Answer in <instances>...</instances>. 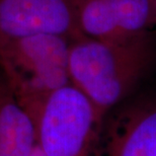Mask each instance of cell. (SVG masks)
I'll return each instance as SVG.
<instances>
[{
	"instance_id": "obj_1",
	"label": "cell",
	"mask_w": 156,
	"mask_h": 156,
	"mask_svg": "<svg viewBox=\"0 0 156 156\" xmlns=\"http://www.w3.org/2000/svg\"><path fill=\"white\" fill-rule=\"evenodd\" d=\"M152 52L149 34L123 41H71L70 83L86 96L101 124L146 74Z\"/></svg>"
},
{
	"instance_id": "obj_2",
	"label": "cell",
	"mask_w": 156,
	"mask_h": 156,
	"mask_svg": "<svg viewBox=\"0 0 156 156\" xmlns=\"http://www.w3.org/2000/svg\"><path fill=\"white\" fill-rule=\"evenodd\" d=\"M45 156H96L102 124L92 105L71 83L27 110Z\"/></svg>"
},
{
	"instance_id": "obj_3",
	"label": "cell",
	"mask_w": 156,
	"mask_h": 156,
	"mask_svg": "<svg viewBox=\"0 0 156 156\" xmlns=\"http://www.w3.org/2000/svg\"><path fill=\"white\" fill-rule=\"evenodd\" d=\"M71 41L65 36L45 34L0 46V68L26 110L70 83Z\"/></svg>"
},
{
	"instance_id": "obj_4",
	"label": "cell",
	"mask_w": 156,
	"mask_h": 156,
	"mask_svg": "<svg viewBox=\"0 0 156 156\" xmlns=\"http://www.w3.org/2000/svg\"><path fill=\"white\" fill-rule=\"evenodd\" d=\"M80 37L123 41L147 35L156 26L151 0H76Z\"/></svg>"
},
{
	"instance_id": "obj_5",
	"label": "cell",
	"mask_w": 156,
	"mask_h": 156,
	"mask_svg": "<svg viewBox=\"0 0 156 156\" xmlns=\"http://www.w3.org/2000/svg\"><path fill=\"white\" fill-rule=\"evenodd\" d=\"M45 34L80 37L76 0H0V46Z\"/></svg>"
},
{
	"instance_id": "obj_6",
	"label": "cell",
	"mask_w": 156,
	"mask_h": 156,
	"mask_svg": "<svg viewBox=\"0 0 156 156\" xmlns=\"http://www.w3.org/2000/svg\"><path fill=\"white\" fill-rule=\"evenodd\" d=\"M96 156H156V99L137 101L105 120Z\"/></svg>"
},
{
	"instance_id": "obj_7",
	"label": "cell",
	"mask_w": 156,
	"mask_h": 156,
	"mask_svg": "<svg viewBox=\"0 0 156 156\" xmlns=\"http://www.w3.org/2000/svg\"><path fill=\"white\" fill-rule=\"evenodd\" d=\"M36 146L32 118L0 68V156H32Z\"/></svg>"
},
{
	"instance_id": "obj_8",
	"label": "cell",
	"mask_w": 156,
	"mask_h": 156,
	"mask_svg": "<svg viewBox=\"0 0 156 156\" xmlns=\"http://www.w3.org/2000/svg\"><path fill=\"white\" fill-rule=\"evenodd\" d=\"M32 156H45V155H44L42 152H41L40 149L36 146V149H35V151H34V153H33Z\"/></svg>"
},
{
	"instance_id": "obj_9",
	"label": "cell",
	"mask_w": 156,
	"mask_h": 156,
	"mask_svg": "<svg viewBox=\"0 0 156 156\" xmlns=\"http://www.w3.org/2000/svg\"><path fill=\"white\" fill-rule=\"evenodd\" d=\"M151 4H152V7H153L154 15H155V20H156V0H151Z\"/></svg>"
}]
</instances>
